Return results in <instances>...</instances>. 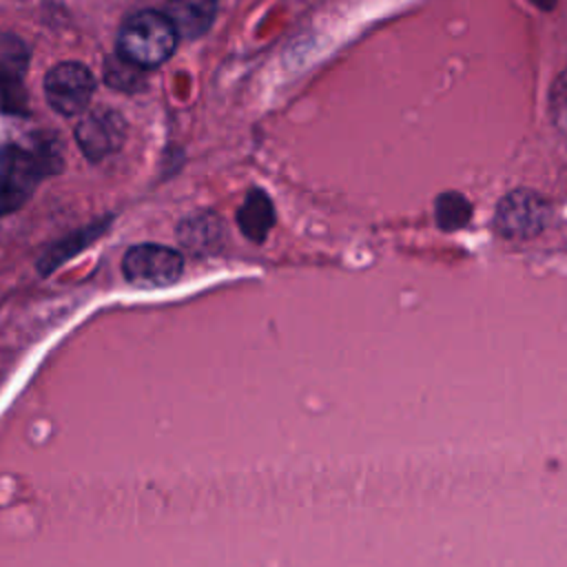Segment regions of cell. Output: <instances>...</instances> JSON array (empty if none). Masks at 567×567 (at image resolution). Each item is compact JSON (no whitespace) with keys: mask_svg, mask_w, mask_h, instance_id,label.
<instances>
[{"mask_svg":"<svg viewBox=\"0 0 567 567\" xmlns=\"http://www.w3.org/2000/svg\"><path fill=\"white\" fill-rule=\"evenodd\" d=\"M177 33L159 11H137L126 18L117 35V53L128 62L151 69L162 64L175 49Z\"/></svg>","mask_w":567,"mask_h":567,"instance_id":"6da1fadb","label":"cell"},{"mask_svg":"<svg viewBox=\"0 0 567 567\" xmlns=\"http://www.w3.org/2000/svg\"><path fill=\"white\" fill-rule=\"evenodd\" d=\"M49 164L42 153L7 144L0 148V213L20 208L35 184L47 173Z\"/></svg>","mask_w":567,"mask_h":567,"instance_id":"7a4b0ae2","label":"cell"},{"mask_svg":"<svg viewBox=\"0 0 567 567\" xmlns=\"http://www.w3.org/2000/svg\"><path fill=\"white\" fill-rule=\"evenodd\" d=\"M95 91L93 73L80 62H60L44 78V95L49 106L64 115H80Z\"/></svg>","mask_w":567,"mask_h":567,"instance_id":"3957f363","label":"cell"},{"mask_svg":"<svg viewBox=\"0 0 567 567\" xmlns=\"http://www.w3.org/2000/svg\"><path fill=\"white\" fill-rule=\"evenodd\" d=\"M182 266L179 252L159 244L133 246L122 259L124 277L142 288H159L177 281Z\"/></svg>","mask_w":567,"mask_h":567,"instance_id":"277c9868","label":"cell"},{"mask_svg":"<svg viewBox=\"0 0 567 567\" xmlns=\"http://www.w3.org/2000/svg\"><path fill=\"white\" fill-rule=\"evenodd\" d=\"M124 120L117 111L111 109H97L86 113L80 124L75 126V140L82 148V153L97 162L106 155H111L113 151L120 148L122 140H124Z\"/></svg>","mask_w":567,"mask_h":567,"instance_id":"5b68a950","label":"cell"},{"mask_svg":"<svg viewBox=\"0 0 567 567\" xmlns=\"http://www.w3.org/2000/svg\"><path fill=\"white\" fill-rule=\"evenodd\" d=\"M547 219V204L529 190L507 195L496 213V226L507 237L536 235Z\"/></svg>","mask_w":567,"mask_h":567,"instance_id":"8992f818","label":"cell"},{"mask_svg":"<svg viewBox=\"0 0 567 567\" xmlns=\"http://www.w3.org/2000/svg\"><path fill=\"white\" fill-rule=\"evenodd\" d=\"M29 69L27 44L13 33H0V97L9 109L22 100V80Z\"/></svg>","mask_w":567,"mask_h":567,"instance_id":"52a82bcc","label":"cell"},{"mask_svg":"<svg viewBox=\"0 0 567 567\" xmlns=\"http://www.w3.org/2000/svg\"><path fill=\"white\" fill-rule=\"evenodd\" d=\"M164 16L171 20L177 38H199L217 16V0H168Z\"/></svg>","mask_w":567,"mask_h":567,"instance_id":"ba28073f","label":"cell"},{"mask_svg":"<svg viewBox=\"0 0 567 567\" xmlns=\"http://www.w3.org/2000/svg\"><path fill=\"white\" fill-rule=\"evenodd\" d=\"M237 224L250 241H264L275 224V208L268 195L259 188L250 190L237 210Z\"/></svg>","mask_w":567,"mask_h":567,"instance_id":"9c48e42d","label":"cell"},{"mask_svg":"<svg viewBox=\"0 0 567 567\" xmlns=\"http://www.w3.org/2000/svg\"><path fill=\"white\" fill-rule=\"evenodd\" d=\"M144 71L142 66L128 62L124 55H109L104 62V80L109 86L120 91H140L144 86Z\"/></svg>","mask_w":567,"mask_h":567,"instance_id":"30bf717a","label":"cell"},{"mask_svg":"<svg viewBox=\"0 0 567 567\" xmlns=\"http://www.w3.org/2000/svg\"><path fill=\"white\" fill-rule=\"evenodd\" d=\"M434 213H436V221L443 230H456L467 224V219L472 215V206L458 193H443L436 197Z\"/></svg>","mask_w":567,"mask_h":567,"instance_id":"8fae6325","label":"cell"},{"mask_svg":"<svg viewBox=\"0 0 567 567\" xmlns=\"http://www.w3.org/2000/svg\"><path fill=\"white\" fill-rule=\"evenodd\" d=\"M549 117L551 124L567 135V69L554 80L549 89Z\"/></svg>","mask_w":567,"mask_h":567,"instance_id":"7c38bea8","label":"cell"},{"mask_svg":"<svg viewBox=\"0 0 567 567\" xmlns=\"http://www.w3.org/2000/svg\"><path fill=\"white\" fill-rule=\"evenodd\" d=\"M529 2H534L538 9H543V11H549V9H554V4H556V0H529Z\"/></svg>","mask_w":567,"mask_h":567,"instance_id":"4fadbf2b","label":"cell"}]
</instances>
